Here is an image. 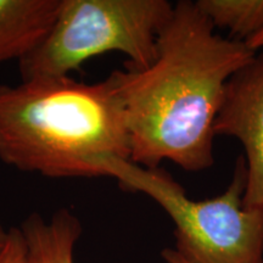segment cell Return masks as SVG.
<instances>
[{"instance_id":"1","label":"cell","mask_w":263,"mask_h":263,"mask_svg":"<svg viewBox=\"0 0 263 263\" xmlns=\"http://www.w3.org/2000/svg\"><path fill=\"white\" fill-rule=\"evenodd\" d=\"M256 52L245 42L216 34L195 2L177 3L157 37L155 61L110 74L126 114L132 162L157 168L167 160L186 172L210 168L227 83Z\"/></svg>"},{"instance_id":"2","label":"cell","mask_w":263,"mask_h":263,"mask_svg":"<svg viewBox=\"0 0 263 263\" xmlns=\"http://www.w3.org/2000/svg\"><path fill=\"white\" fill-rule=\"evenodd\" d=\"M108 157L130 160L126 114L110 76L91 84L70 76L0 84L2 162L49 178H93Z\"/></svg>"},{"instance_id":"3","label":"cell","mask_w":263,"mask_h":263,"mask_svg":"<svg viewBox=\"0 0 263 263\" xmlns=\"http://www.w3.org/2000/svg\"><path fill=\"white\" fill-rule=\"evenodd\" d=\"M100 177H112L127 192L143 193L174 223L176 250L189 263H263V209L244 206L246 163L239 157L226 192L193 200L168 172L130 160L99 161Z\"/></svg>"},{"instance_id":"4","label":"cell","mask_w":263,"mask_h":263,"mask_svg":"<svg viewBox=\"0 0 263 263\" xmlns=\"http://www.w3.org/2000/svg\"><path fill=\"white\" fill-rule=\"evenodd\" d=\"M173 6L167 0H62L39 47L18 62L22 80L68 77L85 61L110 51L143 70L157 57V37Z\"/></svg>"},{"instance_id":"5","label":"cell","mask_w":263,"mask_h":263,"mask_svg":"<svg viewBox=\"0 0 263 263\" xmlns=\"http://www.w3.org/2000/svg\"><path fill=\"white\" fill-rule=\"evenodd\" d=\"M215 136L234 137L245 150L244 206L263 209V51L232 76L213 126Z\"/></svg>"},{"instance_id":"6","label":"cell","mask_w":263,"mask_h":263,"mask_svg":"<svg viewBox=\"0 0 263 263\" xmlns=\"http://www.w3.org/2000/svg\"><path fill=\"white\" fill-rule=\"evenodd\" d=\"M62 0H0V65L31 55L44 42Z\"/></svg>"},{"instance_id":"7","label":"cell","mask_w":263,"mask_h":263,"mask_svg":"<svg viewBox=\"0 0 263 263\" xmlns=\"http://www.w3.org/2000/svg\"><path fill=\"white\" fill-rule=\"evenodd\" d=\"M20 230L29 263H74V246L82 234V224L70 210H58L49 221L32 213Z\"/></svg>"},{"instance_id":"8","label":"cell","mask_w":263,"mask_h":263,"mask_svg":"<svg viewBox=\"0 0 263 263\" xmlns=\"http://www.w3.org/2000/svg\"><path fill=\"white\" fill-rule=\"evenodd\" d=\"M195 4L213 27L228 29L230 39L246 42L263 28V0H197Z\"/></svg>"},{"instance_id":"9","label":"cell","mask_w":263,"mask_h":263,"mask_svg":"<svg viewBox=\"0 0 263 263\" xmlns=\"http://www.w3.org/2000/svg\"><path fill=\"white\" fill-rule=\"evenodd\" d=\"M0 263H29L25 240L20 228H11L4 251L0 255Z\"/></svg>"},{"instance_id":"10","label":"cell","mask_w":263,"mask_h":263,"mask_svg":"<svg viewBox=\"0 0 263 263\" xmlns=\"http://www.w3.org/2000/svg\"><path fill=\"white\" fill-rule=\"evenodd\" d=\"M161 255H162L163 261L166 263H189L185 258L182 257V256H180L174 249H171V248L163 249L162 252H161Z\"/></svg>"},{"instance_id":"11","label":"cell","mask_w":263,"mask_h":263,"mask_svg":"<svg viewBox=\"0 0 263 263\" xmlns=\"http://www.w3.org/2000/svg\"><path fill=\"white\" fill-rule=\"evenodd\" d=\"M245 43L254 51H258L259 49H263V28L258 33H256L255 35L250 37Z\"/></svg>"},{"instance_id":"12","label":"cell","mask_w":263,"mask_h":263,"mask_svg":"<svg viewBox=\"0 0 263 263\" xmlns=\"http://www.w3.org/2000/svg\"><path fill=\"white\" fill-rule=\"evenodd\" d=\"M9 233H10V229L6 230L4 228V226L2 224V222H0V255H2V252L4 251L6 244H8Z\"/></svg>"}]
</instances>
